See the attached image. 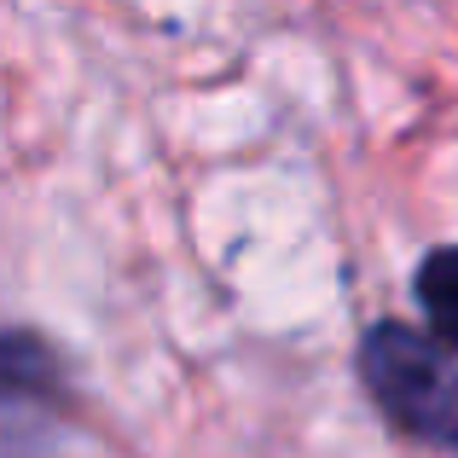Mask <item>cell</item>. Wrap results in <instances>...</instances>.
I'll return each mask as SVG.
<instances>
[{"instance_id": "obj_1", "label": "cell", "mask_w": 458, "mask_h": 458, "mask_svg": "<svg viewBox=\"0 0 458 458\" xmlns=\"http://www.w3.org/2000/svg\"><path fill=\"white\" fill-rule=\"evenodd\" d=\"M354 371L377 418L406 441L458 453V360L436 331L406 319L366 325Z\"/></svg>"}, {"instance_id": "obj_2", "label": "cell", "mask_w": 458, "mask_h": 458, "mask_svg": "<svg viewBox=\"0 0 458 458\" xmlns=\"http://www.w3.org/2000/svg\"><path fill=\"white\" fill-rule=\"evenodd\" d=\"M70 412V377L58 348L30 325H0V429L53 424Z\"/></svg>"}, {"instance_id": "obj_3", "label": "cell", "mask_w": 458, "mask_h": 458, "mask_svg": "<svg viewBox=\"0 0 458 458\" xmlns=\"http://www.w3.org/2000/svg\"><path fill=\"white\" fill-rule=\"evenodd\" d=\"M412 296L424 308V325L447 348H458V244H436L412 273Z\"/></svg>"}]
</instances>
